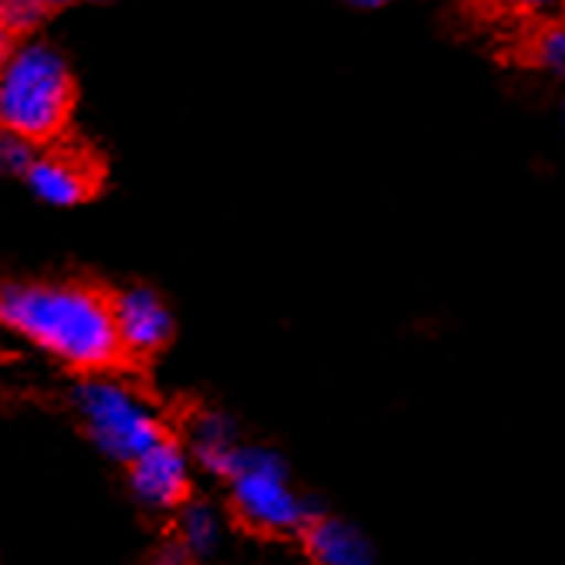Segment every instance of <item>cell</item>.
I'll return each instance as SVG.
<instances>
[{
    "label": "cell",
    "instance_id": "obj_1",
    "mask_svg": "<svg viewBox=\"0 0 565 565\" xmlns=\"http://www.w3.org/2000/svg\"><path fill=\"white\" fill-rule=\"evenodd\" d=\"M0 329H8L85 376L122 363L113 298L85 281H14L0 288Z\"/></svg>",
    "mask_w": 565,
    "mask_h": 565
},
{
    "label": "cell",
    "instance_id": "obj_2",
    "mask_svg": "<svg viewBox=\"0 0 565 565\" xmlns=\"http://www.w3.org/2000/svg\"><path fill=\"white\" fill-rule=\"evenodd\" d=\"M75 109V78L47 44H24L0 65V129L28 142L58 139Z\"/></svg>",
    "mask_w": 565,
    "mask_h": 565
},
{
    "label": "cell",
    "instance_id": "obj_3",
    "mask_svg": "<svg viewBox=\"0 0 565 565\" xmlns=\"http://www.w3.org/2000/svg\"><path fill=\"white\" fill-rule=\"evenodd\" d=\"M72 406L88 440L119 465H132L167 437L160 414L146 403V396L106 373L85 376L72 393Z\"/></svg>",
    "mask_w": 565,
    "mask_h": 565
},
{
    "label": "cell",
    "instance_id": "obj_4",
    "mask_svg": "<svg viewBox=\"0 0 565 565\" xmlns=\"http://www.w3.org/2000/svg\"><path fill=\"white\" fill-rule=\"evenodd\" d=\"M231 508L250 532L291 535L319 519L308 498H301L288 478L285 460L265 447H244L241 465L231 475Z\"/></svg>",
    "mask_w": 565,
    "mask_h": 565
},
{
    "label": "cell",
    "instance_id": "obj_5",
    "mask_svg": "<svg viewBox=\"0 0 565 565\" xmlns=\"http://www.w3.org/2000/svg\"><path fill=\"white\" fill-rule=\"evenodd\" d=\"M129 491L149 511H180L190 501V450L170 434L129 465Z\"/></svg>",
    "mask_w": 565,
    "mask_h": 565
},
{
    "label": "cell",
    "instance_id": "obj_6",
    "mask_svg": "<svg viewBox=\"0 0 565 565\" xmlns=\"http://www.w3.org/2000/svg\"><path fill=\"white\" fill-rule=\"evenodd\" d=\"M113 312H116V332L122 342V355L126 359H152L157 352L167 349V342L173 339V316L163 305V298L146 288H122L113 298Z\"/></svg>",
    "mask_w": 565,
    "mask_h": 565
},
{
    "label": "cell",
    "instance_id": "obj_7",
    "mask_svg": "<svg viewBox=\"0 0 565 565\" xmlns=\"http://www.w3.org/2000/svg\"><path fill=\"white\" fill-rule=\"evenodd\" d=\"M102 170L82 149H51L38 152L34 167L28 170L31 190L51 203V207H75L98 190Z\"/></svg>",
    "mask_w": 565,
    "mask_h": 565
},
{
    "label": "cell",
    "instance_id": "obj_8",
    "mask_svg": "<svg viewBox=\"0 0 565 565\" xmlns=\"http://www.w3.org/2000/svg\"><path fill=\"white\" fill-rule=\"evenodd\" d=\"M186 450L207 475L231 481V475L241 465L244 444L237 440L234 424L224 414H217V409H203V414H196L186 427Z\"/></svg>",
    "mask_w": 565,
    "mask_h": 565
},
{
    "label": "cell",
    "instance_id": "obj_9",
    "mask_svg": "<svg viewBox=\"0 0 565 565\" xmlns=\"http://www.w3.org/2000/svg\"><path fill=\"white\" fill-rule=\"evenodd\" d=\"M301 542L316 565H376L370 539L342 519L319 515L301 532Z\"/></svg>",
    "mask_w": 565,
    "mask_h": 565
},
{
    "label": "cell",
    "instance_id": "obj_10",
    "mask_svg": "<svg viewBox=\"0 0 565 565\" xmlns=\"http://www.w3.org/2000/svg\"><path fill=\"white\" fill-rule=\"evenodd\" d=\"M177 542L193 555L207 558L221 545V515L207 501H186L177 511Z\"/></svg>",
    "mask_w": 565,
    "mask_h": 565
},
{
    "label": "cell",
    "instance_id": "obj_11",
    "mask_svg": "<svg viewBox=\"0 0 565 565\" xmlns=\"http://www.w3.org/2000/svg\"><path fill=\"white\" fill-rule=\"evenodd\" d=\"M41 0H0V34L18 38L44 18Z\"/></svg>",
    "mask_w": 565,
    "mask_h": 565
},
{
    "label": "cell",
    "instance_id": "obj_12",
    "mask_svg": "<svg viewBox=\"0 0 565 565\" xmlns=\"http://www.w3.org/2000/svg\"><path fill=\"white\" fill-rule=\"evenodd\" d=\"M34 160H38L34 142H28L24 136H14L8 129H0V170L28 177V170L34 167Z\"/></svg>",
    "mask_w": 565,
    "mask_h": 565
},
{
    "label": "cell",
    "instance_id": "obj_13",
    "mask_svg": "<svg viewBox=\"0 0 565 565\" xmlns=\"http://www.w3.org/2000/svg\"><path fill=\"white\" fill-rule=\"evenodd\" d=\"M535 62L565 78V24L545 28L535 41Z\"/></svg>",
    "mask_w": 565,
    "mask_h": 565
},
{
    "label": "cell",
    "instance_id": "obj_14",
    "mask_svg": "<svg viewBox=\"0 0 565 565\" xmlns=\"http://www.w3.org/2000/svg\"><path fill=\"white\" fill-rule=\"evenodd\" d=\"M149 565H193V555L173 539V542H167V545L157 548V555H152Z\"/></svg>",
    "mask_w": 565,
    "mask_h": 565
},
{
    "label": "cell",
    "instance_id": "obj_15",
    "mask_svg": "<svg viewBox=\"0 0 565 565\" xmlns=\"http://www.w3.org/2000/svg\"><path fill=\"white\" fill-rule=\"evenodd\" d=\"M511 4H519V8H548L552 4V0H511Z\"/></svg>",
    "mask_w": 565,
    "mask_h": 565
},
{
    "label": "cell",
    "instance_id": "obj_16",
    "mask_svg": "<svg viewBox=\"0 0 565 565\" xmlns=\"http://www.w3.org/2000/svg\"><path fill=\"white\" fill-rule=\"evenodd\" d=\"M8 55H11V38H8V34H0V65L8 62Z\"/></svg>",
    "mask_w": 565,
    "mask_h": 565
},
{
    "label": "cell",
    "instance_id": "obj_17",
    "mask_svg": "<svg viewBox=\"0 0 565 565\" xmlns=\"http://www.w3.org/2000/svg\"><path fill=\"white\" fill-rule=\"evenodd\" d=\"M44 11H55V8H65V4H75V0H41Z\"/></svg>",
    "mask_w": 565,
    "mask_h": 565
},
{
    "label": "cell",
    "instance_id": "obj_18",
    "mask_svg": "<svg viewBox=\"0 0 565 565\" xmlns=\"http://www.w3.org/2000/svg\"><path fill=\"white\" fill-rule=\"evenodd\" d=\"M352 4H359V8H380V4H386V0H352Z\"/></svg>",
    "mask_w": 565,
    "mask_h": 565
}]
</instances>
